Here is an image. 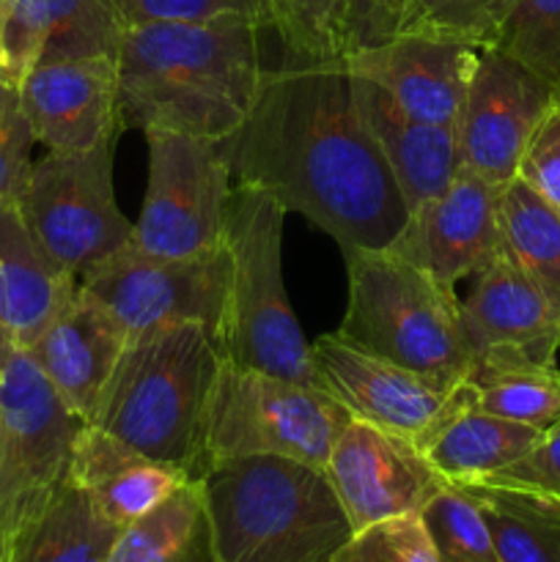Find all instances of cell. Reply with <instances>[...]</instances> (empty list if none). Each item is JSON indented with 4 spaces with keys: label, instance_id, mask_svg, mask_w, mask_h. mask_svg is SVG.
<instances>
[{
    "label": "cell",
    "instance_id": "6da1fadb",
    "mask_svg": "<svg viewBox=\"0 0 560 562\" xmlns=\"http://www.w3.org/2000/svg\"><path fill=\"white\" fill-rule=\"evenodd\" d=\"M236 184L272 195L346 252L390 250L410 206L357 108L344 64L291 60L264 69L245 124L225 137Z\"/></svg>",
    "mask_w": 560,
    "mask_h": 562
},
{
    "label": "cell",
    "instance_id": "7a4b0ae2",
    "mask_svg": "<svg viewBox=\"0 0 560 562\" xmlns=\"http://www.w3.org/2000/svg\"><path fill=\"white\" fill-rule=\"evenodd\" d=\"M253 20H168L126 25L119 44L124 130L225 140L245 124L264 66Z\"/></svg>",
    "mask_w": 560,
    "mask_h": 562
},
{
    "label": "cell",
    "instance_id": "3957f363",
    "mask_svg": "<svg viewBox=\"0 0 560 562\" xmlns=\"http://www.w3.org/2000/svg\"><path fill=\"white\" fill-rule=\"evenodd\" d=\"M223 355L201 324H170L130 338L104 382L91 423L192 481L206 472L203 426Z\"/></svg>",
    "mask_w": 560,
    "mask_h": 562
},
{
    "label": "cell",
    "instance_id": "277c9868",
    "mask_svg": "<svg viewBox=\"0 0 560 562\" xmlns=\"http://www.w3.org/2000/svg\"><path fill=\"white\" fill-rule=\"evenodd\" d=\"M201 483L209 562H333L351 536L318 467L247 456L212 464Z\"/></svg>",
    "mask_w": 560,
    "mask_h": 562
},
{
    "label": "cell",
    "instance_id": "5b68a950",
    "mask_svg": "<svg viewBox=\"0 0 560 562\" xmlns=\"http://www.w3.org/2000/svg\"><path fill=\"white\" fill-rule=\"evenodd\" d=\"M346 272L344 338L448 387L464 379L472 355L456 289L399 247L346 252Z\"/></svg>",
    "mask_w": 560,
    "mask_h": 562
},
{
    "label": "cell",
    "instance_id": "8992f818",
    "mask_svg": "<svg viewBox=\"0 0 560 562\" xmlns=\"http://www.w3.org/2000/svg\"><path fill=\"white\" fill-rule=\"evenodd\" d=\"M285 209L253 187H234L225 225L231 256L220 355L247 371L318 387L311 344L289 305L283 280Z\"/></svg>",
    "mask_w": 560,
    "mask_h": 562
},
{
    "label": "cell",
    "instance_id": "52a82bcc",
    "mask_svg": "<svg viewBox=\"0 0 560 562\" xmlns=\"http://www.w3.org/2000/svg\"><path fill=\"white\" fill-rule=\"evenodd\" d=\"M351 415L322 387L223 360L203 426L206 470L247 456H280L324 470Z\"/></svg>",
    "mask_w": 560,
    "mask_h": 562
},
{
    "label": "cell",
    "instance_id": "ba28073f",
    "mask_svg": "<svg viewBox=\"0 0 560 562\" xmlns=\"http://www.w3.org/2000/svg\"><path fill=\"white\" fill-rule=\"evenodd\" d=\"M113 146L47 151L14 198L38 247L77 280L132 241V223L115 203Z\"/></svg>",
    "mask_w": 560,
    "mask_h": 562
},
{
    "label": "cell",
    "instance_id": "9c48e42d",
    "mask_svg": "<svg viewBox=\"0 0 560 562\" xmlns=\"http://www.w3.org/2000/svg\"><path fill=\"white\" fill-rule=\"evenodd\" d=\"M148 184L132 247L152 256L184 258L225 245L234 173L223 143L181 132L148 130Z\"/></svg>",
    "mask_w": 560,
    "mask_h": 562
},
{
    "label": "cell",
    "instance_id": "30bf717a",
    "mask_svg": "<svg viewBox=\"0 0 560 562\" xmlns=\"http://www.w3.org/2000/svg\"><path fill=\"white\" fill-rule=\"evenodd\" d=\"M82 426L86 420L55 393L31 351L16 349L0 373V532L64 486Z\"/></svg>",
    "mask_w": 560,
    "mask_h": 562
},
{
    "label": "cell",
    "instance_id": "8fae6325",
    "mask_svg": "<svg viewBox=\"0 0 560 562\" xmlns=\"http://www.w3.org/2000/svg\"><path fill=\"white\" fill-rule=\"evenodd\" d=\"M228 247L163 258L126 245L77 283L113 313L130 338L170 324H201L217 338L228 305Z\"/></svg>",
    "mask_w": 560,
    "mask_h": 562
},
{
    "label": "cell",
    "instance_id": "7c38bea8",
    "mask_svg": "<svg viewBox=\"0 0 560 562\" xmlns=\"http://www.w3.org/2000/svg\"><path fill=\"white\" fill-rule=\"evenodd\" d=\"M311 357L318 387L344 404L351 417L388 428L417 448H423L448 417L467 406L461 382L448 387L437 379L366 351L340 333L313 340Z\"/></svg>",
    "mask_w": 560,
    "mask_h": 562
},
{
    "label": "cell",
    "instance_id": "4fadbf2b",
    "mask_svg": "<svg viewBox=\"0 0 560 562\" xmlns=\"http://www.w3.org/2000/svg\"><path fill=\"white\" fill-rule=\"evenodd\" d=\"M555 97L558 91L519 60L481 47L456 121L461 168L494 187L516 179L527 140Z\"/></svg>",
    "mask_w": 560,
    "mask_h": 562
},
{
    "label": "cell",
    "instance_id": "5bb4252c",
    "mask_svg": "<svg viewBox=\"0 0 560 562\" xmlns=\"http://www.w3.org/2000/svg\"><path fill=\"white\" fill-rule=\"evenodd\" d=\"M351 532L395 516L421 514L448 486L415 442L351 417L324 467Z\"/></svg>",
    "mask_w": 560,
    "mask_h": 562
},
{
    "label": "cell",
    "instance_id": "9a60e30c",
    "mask_svg": "<svg viewBox=\"0 0 560 562\" xmlns=\"http://www.w3.org/2000/svg\"><path fill=\"white\" fill-rule=\"evenodd\" d=\"M36 143L47 151H91L124 132L119 58H64L31 66L16 86Z\"/></svg>",
    "mask_w": 560,
    "mask_h": 562
},
{
    "label": "cell",
    "instance_id": "2e32d148",
    "mask_svg": "<svg viewBox=\"0 0 560 562\" xmlns=\"http://www.w3.org/2000/svg\"><path fill=\"white\" fill-rule=\"evenodd\" d=\"M481 47L432 33H395L355 49L344 60L357 77L377 82L406 115L456 130Z\"/></svg>",
    "mask_w": 560,
    "mask_h": 562
},
{
    "label": "cell",
    "instance_id": "e0dca14e",
    "mask_svg": "<svg viewBox=\"0 0 560 562\" xmlns=\"http://www.w3.org/2000/svg\"><path fill=\"white\" fill-rule=\"evenodd\" d=\"M500 187L461 168L448 190L412 212L395 247L443 285L456 289L503 252L497 217Z\"/></svg>",
    "mask_w": 560,
    "mask_h": 562
},
{
    "label": "cell",
    "instance_id": "ac0fdd59",
    "mask_svg": "<svg viewBox=\"0 0 560 562\" xmlns=\"http://www.w3.org/2000/svg\"><path fill=\"white\" fill-rule=\"evenodd\" d=\"M461 322L472 357L516 349L555 360L560 349V291L549 289L503 250L470 274Z\"/></svg>",
    "mask_w": 560,
    "mask_h": 562
},
{
    "label": "cell",
    "instance_id": "d6986e66",
    "mask_svg": "<svg viewBox=\"0 0 560 562\" xmlns=\"http://www.w3.org/2000/svg\"><path fill=\"white\" fill-rule=\"evenodd\" d=\"M126 344L130 335L113 313L77 285L75 296L27 351L64 404L91 423L104 382Z\"/></svg>",
    "mask_w": 560,
    "mask_h": 562
},
{
    "label": "cell",
    "instance_id": "ffe728a7",
    "mask_svg": "<svg viewBox=\"0 0 560 562\" xmlns=\"http://www.w3.org/2000/svg\"><path fill=\"white\" fill-rule=\"evenodd\" d=\"M192 481L179 467L163 464L130 448L93 423L80 428L71 448L69 483L88 494L93 508L121 530Z\"/></svg>",
    "mask_w": 560,
    "mask_h": 562
},
{
    "label": "cell",
    "instance_id": "44dd1931",
    "mask_svg": "<svg viewBox=\"0 0 560 562\" xmlns=\"http://www.w3.org/2000/svg\"><path fill=\"white\" fill-rule=\"evenodd\" d=\"M351 88L362 121L382 148L410 212L443 195L461 170L456 130L412 119L366 77L351 75Z\"/></svg>",
    "mask_w": 560,
    "mask_h": 562
},
{
    "label": "cell",
    "instance_id": "7402d4cb",
    "mask_svg": "<svg viewBox=\"0 0 560 562\" xmlns=\"http://www.w3.org/2000/svg\"><path fill=\"white\" fill-rule=\"evenodd\" d=\"M124 25L110 0H9L5 44L14 86L42 60L119 58Z\"/></svg>",
    "mask_w": 560,
    "mask_h": 562
},
{
    "label": "cell",
    "instance_id": "603a6c76",
    "mask_svg": "<svg viewBox=\"0 0 560 562\" xmlns=\"http://www.w3.org/2000/svg\"><path fill=\"white\" fill-rule=\"evenodd\" d=\"M77 285V278L55 267L38 247L16 203L0 201V327L20 349L36 344Z\"/></svg>",
    "mask_w": 560,
    "mask_h": 562
},
{
    "label": "cell",
    "instance_id": "cb8c5ba5",
    "mask_svg": "<svg viewBox=\"0 0 560 562\" xmlns=\"http://www.w3.org/2000/svg\"><path fill=\"white\" fill-rule=\"evenodd\" d=\"M461 393L467 406L549 431L560 423V368L552 357L492 349L472 357Z\"/></svg>",
    "mask_w": 560,
    "mask_h": 562
},
{
    "label": "cell",
    "instance_id": "d4e9b609",
    "mask_svg": "<svg viewBox=\"0 0 560 562\" xmlns=\"http://www.w3.org/2000/svg\"><path fill=\"white\" fill-rule=\"evenodd\" d=\"M544 431L464 406L432 434L423 453L448 483H481L525 459Z\"/></svg>",
    "mask_w": 560,
    "mask_h": 562
},
{
    "label": "cell",
    "instance_id": "484cf974",
    "mask_svg": "<svg viewBox=\"0 0 560 562\" xmlns=\"http://www.w3.org/2000/svg\"><path fill=\"white\" fill-rule=\"evenodd\" d=\"M456 486L481 508L500 562H560V499L494 483Z\"/></svg>",
    "mask_w": 560,
    "mask_h": 562
},
{
    "label": "cell",
    "instance_id": "4316f807",
    "mask_svg": "<svg viewBox=\"0 0 560 562\" xmlns=\"http://www.w3.org/2000/svg\"><path fill=\"white\" fill-rule=\"evenodd\" d=\"M104 562H209L203 483L187 481L157 508L121 527Z\"/></svg>",
    "mask_w": 560,
    "mask_h": 562
},
{
    "label": "cell",
    "instance_id": "83f0119b",
    "mask_svg": "<svg viewBox=\"0 0 560 562\" xmlns=\"http://www.w3.org/2000/svg\"><path fill=\"white\" fill-rule=\"evenodd\" d=\"M497 217L503 250L549 289L560 291V209L516 176L500 187Z\"/></svg>",
    "mask_w": 560,
    "mask_h": 562
},
{
    "label": "cell",
    "instance_id": "f1b7e54d",
    "mask_svg": "<svg viewBox=\"0 0 560 562\" xmlns=\"http://www.w3.org/2000/svg\"><path fill=\"white\" fill-rule=\"evenodd\" d=\"M269 27L285 58L305 64H344L355 49L346 0H264Z\"/></svg>",
    "mask_w": 560,
    "mask_h": 562
},
{
    "label": "cell",
    "instance_id": "f546056e",
    "mask_svg": "<svg viewBox=\"0 0 560 562\" xmlns=\"http://www.w3.org/2000/svg\"><path fill=\"white\" fill-rule=\"evenodd\" d=\"M483 47H494L560 93V0H514Z\"/></svg>",
    "mask_w": 560,
    "mask_h": 562
},
{
    "label": "cell",
    "instance_id": "4dcf8cb0",
    "mask_svg": "<svg viewBox=\"0 0 560 562\" xmlns=\"http://www.w3.org/2000/svg\"><path fill=\"white\" fill-rule=\"evenodd\" d=\"M421 519L439 562H500L481 508L456 483L428 499Z\"/></svg>",
    "mask_w": 560,
    "mask_h": 562
},
{
    "label": "cell",
    "instance_id": "1f68e13d",
    "mask_svg": "<svg viewBox=\"0 0 560 562\" xmlns=\"http://www.w3.org/2000/svg\"><path fill=\"white\" fill-rule=\"evenodd\" d=\"M514 0H406L395 33H432L483 47Z\"/></svg>",
    "mask_w": 560,
    "mask_h": 562
},
{
    "label": "cell",
    "instance_id": "d6a6232c",
    "mask_svg": "<svg viewBox=\"0 0 560 562\" xmlns=\"http://www.w3.org/2000/svg\"><path fill=\"white\" fill-rule=\"evenodd\" d=\"M333 562H439L421 514L395 516L355 530Z\"/></svg>",
    "mask_w": 560,
    "mask_h": 562
},
{
    "label": "cell",
    "instance_id": "836d02e7",
    "mask_svg": "<svg viewBox=\"0 0 560 562\" xmlns=\"http://www.w3.org/2000/svg\"><path fill=\"white\" fill-rule=\"evenodd\" d=\"M121 25L168 20H253L269 27L267 3L264 0H110Z\"/></svg>",
    "mask_w": 560,
    "mask_h": 562
},
{
    "label": "cell",
    "instance_id": "e575fe53",
    "mask_svg": "<svg viewBox=\"0 0 560 562\" xmlns=\"http://www.w3.org/2000/svg\"><path fill=\"white\" fill-rule=\"evenodd\" d=\"M36 146L27 115L14 86L0 82V201H14L31 173Z\"/></svg>",
    "mask_w": 560,
    "mask_h": 562
},
{
    "label": "cell",
    "instance_id": "d590c367",
    "mask_svg": "<svg viewBox=\"0 0 560 562\" xmlns=\"http://www.w3.org/2000/svg\"><path fill=\"white\" fill-rule=\"evenodd\" d=\"M516 176L560 209V93L527 140Z\"/></svg>",
    "mask_w": 560,
    "mask_h": 562
},
{
    "label": "cell",
    "instance_id": "8d00e7d4",
    "mask_svg": "<svg viewBox=\"0 0 560 562\" xmlns=\"http://www.w3.org/2000/svg\"><path fill=\"white\" fill-rule=\"evenodd\" d=\"M481 483L530 488V492L560 499V423H555L549 431H544L541 442H538L525 459L505 467L503 472H497V475H492L489 481Z\"/></svg>",
    "mask_w": 560,
    "mask_h": 562
},
{
    "label": "cell",
    "instance_id": "74e56055",
    "mask_svg": "<svg viewBox=\"0 0 560 562\" xmlns=\"http://www.w3.org/2000/svg\"><path fill=\"white\" fill-rule=\"evenodd\" d=\"M406 0H346L355 49L395 36ZM351 49V53H355ZM349 53V55H351Z\"/></svg>",
    "mask_w": 560,
    "mask_h": 562
},
{
    "label": "cell",
    "instance_id": "f35d334b",
    "mask_svg": "<svg viewBox=\"0 0 560 562\" xmlns=\"http://www.w3.org/2000/svg\"><path fill=\"white\" fill-rule=\"evenodd\" d=\"M0 82H5V86H14L9 44H5V5H0Z\"/></svg>",
    "mask_w": 560,
    "mask_h": 562
},
{
    "label": "cell",
    "instance_id": "ab89813d",
    "mask_svg": "<svg viewBox=\"0 0 560 562\" xmlns=\"http://www.w3.org/2000/svg\"><path fill=\"white\" fill-rule=\"evenodd\" d=\"M20 349V346L14 344V338H11L9 333H5L3 327H0V373H3V368H5V362H9V357L14 355V351Z\"/></svg>",
    "mask_w": 560,
    "mask_h": 562
},
{
    "label": "cell",
    "instance_id": "60d3db41",
    "mask_svg": "<svg viewBox=\"0 0 560 562\" xmlns=\"http://www.w3.org/2000/svg\"><path fill=\"white\" fill-rule=\"evenodd\" d=\"M0 448H3V428H0Z\"/></svg>",
    "mask_w": 560,
    "mask_h": 562
},
{
    "label": "cell",
    "instance_id": "b9f144b4",
    "mask_svg": "<svg viewBox=\"0 0 560 562\" xmlns=\"http://www.w3.org/2000/svg\"><path fill=\"white\" fill-rule=\"evenodd\" d=\"M5 3H9V0H0V5H5Z\"/></svg>",
    "mask_w": 560,
    "mask_h": 562
}]
</instances>
